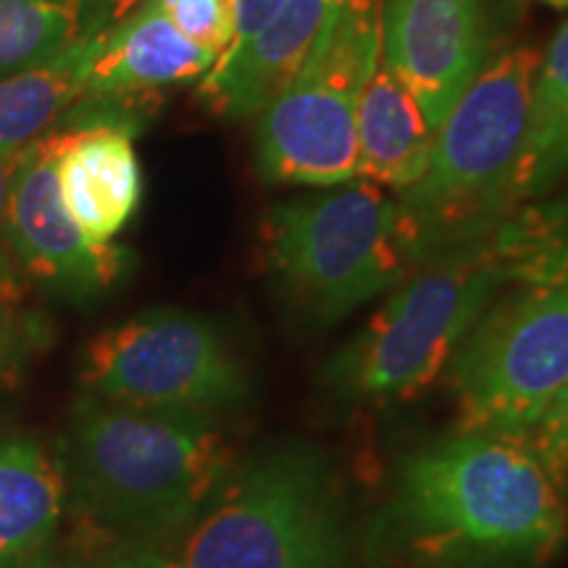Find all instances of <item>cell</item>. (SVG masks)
<instances>
[{"label": "cell", "instance_id": "19", "mask_svg": "<svg viewBox=\"0 0 568 568\" xmlns=\"http://www.w3.org/2000/svg\"><path fill=\"white\" fill-rule=\"evenodd\" d=\"M489 247L510 284L568 287V184L510 213Z\"/></svg>", "mask_w": 568, "mask_h": 568}, {"label": "cell", "instance_id": "9", "mask_svg": "<svg viewBox=\"0 0 568 568\" xmlns=\"http://www.w3.org/2000/svg\"><path fill=\"white\" fill-rule=\"evenodd\" d=\"M460 426L527 437L568 385V287L516 284L450 358Z\"/></svg>", "mask_w": 568, "mask_h": 568}, {"label": "cell", "instance_id": "26", "mask_svg": "<svg viewBox=\"0 0 568 568\" xmlns=\"http://www.w3.org/2000/svg\"><path fill=\"white\" fill-rule=\"evenodd\" d=\"M142 3L145 0H82V38H101Z\"/></svg>", "mask_w": 568, "mask_h": 568}, {"label": "cell", "instance_id": "21", "mask_svg": "<svg viewBox=\"0 0 568 568\" xmlns=\"http://www.w3.org/2000/svg\"><path fill=\"white\" fill-rule=\"evenodd\" d=\"M38 568H176L174 552L163 542H142V539H116L95 535L90 545L63 552L55 548L42 558Z\"/></svg>", "mask_w": 568, "mask_h": 568}, {"label": "cell", "instance_id": "5", "mask_svg": "<svg viewBox=\"0 0 568 568\" xmlns=\"http://www.w3.org/2000/svg\"><path fill=\"white\" fill-rule=\"evenodd\" d=\"M539 53L506 45L437 130L422 176L395 193L416 234L418 264L487 243L514 213L510 184Z\"/></svg>", "mask_w": 568, "mask_h": 568}, {"label": "cell", "instance_id": "17", "mask_svg": "<svg viewBox=\"0 0 568 568\" xmlns=\"http://www.w3.org/2000/svg\"><path fill=\"white\" fill-rule=\"evenodd\" d=\"M568 180V21L539 55L531 82L527 132L518 151L510 201L514 211Z\"/></svg>", "mask_w": 568, "mask_h": 568}, {"label": "cell", "instance_id": "7", "mask_svg": "<svg viewBox=\"0 0 568 568\" xmlns=\"http://www.w3.org/2000/svg\"><path fill=\"white\" fill-rule=\"evenodd\" d=\"M382 0H335L301 69L258 113L255 169L266 182L329 187L358 176L355 119L382 48Z\"/></svg>", "mask_w": 568, "mask_h": 568}, {"label": "cell", "instance_id": "15", "mask_svg": "<svg viewBox=\"0 0 568 568\" xmlns=\"http://www.w3.org/2000/svg\"><path fill=\"white\" fill-rule=\"evenodd\" d=\"M435 138L422 103L379 48L355 119L358 180L400 193L422 176Z\"/></svg>", "mask_w": 568, "mask_h": 568}, {"label": "cell", "instance_id": "11", "mask_svg": "<svg viewBox=\"0 0 568 568\" xmlns=\"http://www.w3.org/2000/svg\"><path fill=\"white\" fill-rule=\"evenodd\" d=\"M61 132L55 130L21 151L13 174L6 240L19 274L63 301L84 303L103 295L124 274L126 258L116 245L84 237L63 203L55 174Z\"/></svg>", "mask_w": 568, "mask_h": 568}, {"label": "cell", "instance_id": "22", "mask_svg": "<svg viewBox=\"0 0 568 568\" xmlns=\"http://www.w3.org/2000/svg\"><path fill=\"white\" fill-rule=\"evenodd\" d=\"M190 42L222 59L234 38V0H155Z\"/></svg>", "mask_w": 568, "mask_h": 568}, {"label": "cell", "instance_id": "8", "mask_svg": "<svg viewBox=\"0 0 568 568\" xmlns=\"http://www.w3.org/2000/svg\"><path fill=\"white\" fill-rule=\"evenodd\" d=\"M82 387L126 408L219 422L251 400V374L222 329L201 314L151 308L84 347Z\"/></svg>", "mask_w": 568, "mask_h": 568}, {"label": "cell", "instance_id": "16", "mask_svg": "<svg viewBox=\"0 0 568 568\" xmlns=\"http://www.w3.org/2000/svg\"><path fill=\"white\" fill-rule=\"evenodd\" d=\"M67 506L61 464L38 439L0 435V568H38Z\"/></svg>", "mask_w": 568, "mask_h": 568}, {"label": "cell", "instance_id": "2", "mask_svg": "<svg viewBox=\"0 0 568 568\" xmlns=\"http://www.w3.org/2000/svg\"><path fill=\"white\" fill-rule=\"evenodd\" d=\"M230 460L216 422L84 393L63 443V493L92 535L166 542L209 508Z\"/></svg>", "mask_w": 568, "mask_h": 568}, {"label": "cell", "instance_id": "1", "mask_svg": "<svg viewBox=\"0 0 568 568\" xmlns=\"http://www.w3.org/2000/svg\"><path fill=\"white\" fill-rule=\"evenodd\" d=\"M566 537V493L535 447L458 426L400 458L364 545L379 564L545 568Z\"/></svg>", "mask_w": 568, "mask_h": 568}, {"label": "cell", "instance_id": "24", "mask_svg": "<svg viewBox=\"0 0 568 568\" xmlns=\"http://www.w3.org/2000/svg\"><path fill=\"white\" fill-rule=\"evenodd\" d=\"M21 161L19 153H0V297L11 303H24L27 280L19 274L17 264H13L9 240H6V216H9V197L13 174H17Z\"/></svg>", "mask_w": 568, "mask_h": 568}, {"label": "cell", "instance_id": "12", "mask_svg": "<svg viewBox=\"0 0 568 568\" xmlns=\"http://www.w3.org/2000/svg\"><path fill=\"white\" fill-rule=\"evenodd\" d=\"M335 0H282L237 51L224 53L197 84V101L226 119L258 116L301 69Z\"/></svg>", "mask_w": 568, "mask_h": 568}, {"label": "cell", "instance_id": "6", "mask_svg": "<svg viewBox=\"0 0 568 568\" xmlns=\"http://www.w3.org/2000/svg\"><path fill=\"white\" fill-rule=\"evenodd\" d=\"M506 284L489 240L418 264L329 355L318 372L324 395L345 408L422 395Z\"/></svg>", "mask_w": 568, "mask_h": 568}, {"label": "cell", "instance_id": "18", "mask_svg": "<svg viewBox=\"0 0 568 568\" xmlns=\"http://www.w3.org/2000/svg\"><path fill=\"white\" fill-rule=\"evenodd\" d=\"M88 40L55 59L0 77V153H19L61 126L84 95Z\"/></svg>", "mask_w": 568, "mask_h": 568}, {"label": "cell", "instance_id": "3", "mask_svg": "<svg viewBox=\"0 0 568 568\" xmlns=\"http://www.w3.org/2000/svg\"><path fill=\"white\" fill-rule=\"evenodd\" d=\"M261 255L284 308L314 329L339 324L418 266L414 226L395 193L358 176L274 203Z\"/></svg>", "mask_w": 568, "mask_h": 568}, {"label": "cell", "instance_id": "23", "mask_svg": "<svg viewBox=\"0 0 568 568\" xmlns=\"http://www.w3.org/2000/svg\"><path fill=\"white\" fill-rule=\"evenodd\" d=\"M524 439L535 447L550 477L568 495V385Z\"/></svg>", "mask_w": 568, "mask_h": 568}, {"label": "cell", "instance_id": "27", "mask_svg": "<svg viewBox=\"0 0 568 568\" xmlns=\"http://www.w3.org/2000/svg\"><path fill=\"white\" fill-rule=\"evenodd\" d=\"M280 3L282 0H234V38L230 51H237L240 45H245L247 40L264 30Z\"/></svg>", "mask_w": 568, "mask_h": 568}, {"label": "cell", "instance_id": "10", "mask_svg": "<svg viewBox=\"0 0 568 568\" xmlns=\"http://www.w3.org/2000/svg\"><path fill=\"white\" fill-rule=\"evenodd\" d=\"M516 0H382V53L439 130L506 48Z\"/></svg>", "mask_w": 568, "mask_h": 568}, {"label": "cell", "instance_id": "14", "mask_svg": "<svg viewBox=\"0 0 568 568\" xmlns=\"http://www.w3.org/2000/svg\"><path fill=\"white\" fill-rule=\"evenodd\" d=\"M59 132L55 174L63 203L90 243L113 245V237L138 213L142 197L134 138L111 126Z\"/></svg>", "mask_w": 568, "mask_h": 568}, {"label": "cell", "instance_id": "20", "mask_svg": "<svg viewBox=\"0 0 568 568\" xmlns=\"http://www.w3.org/2000/svg\"><path fill=\"white\" fill-rule=\"evenodd\" d=\"M82 0H0V77L82 42Z\"/></svg>", "mask_w": 568, "mask_h": 568}, {"label": "cell", "instance_id": "25", "mask_svg": "<svg viewBox=\"0 0 568 568\" xmlns=\"http://www.w3.org/2000/svg\"><path fill=\"white\" fill-rule=\"evenodd\" d=\"M34 337L38 329L27 322L21 305L0 297V382L9 379L21 366Z\"/></svg>", "mask_w": 568, "mask_h": 568}, {"label": "cell", "instance_id": "28", "mask_svg": "<svg viewBox=\"0 0 568 568\" xmlns=\"http://www.w3.org/2000/svg\"><path fill=\"white\" fill-rule=\"evenodd\" d=\"M539 3L548 6V9H556V11L568 9V0H539Z\"/></svg>", "mask_w": 568, "mask_h": 568}, {"label": "cell", "instance_id": "4", "mask_svg": "<svg viewBox=\"0 0 568 568\" xmlns=\"http://www.w3.org/2000/svg\"><path fill=\"white\" fill-rule=\"evenodd\" d=\"M351 503L322 447L274 443L222 481L174 556L176 568H353Z\"/></svg>", "mask_w": 568, "mask_h": 568}, {"label": "cell", "instance_id": "13", "mask_svg": "<svg viewBox=\"0 0 568 568\" xmlns=\"http://www.w3.org/2000/svg\"><path fill=\"white\" fill-rule=\"evenodd\" d=\"M213 63L216 55L184 38L155 0H145L101 38L88 40L84 95H161L201 80Z\"/></svg>", "mask_w": 568, "mask_h": 568}]
</instances>
